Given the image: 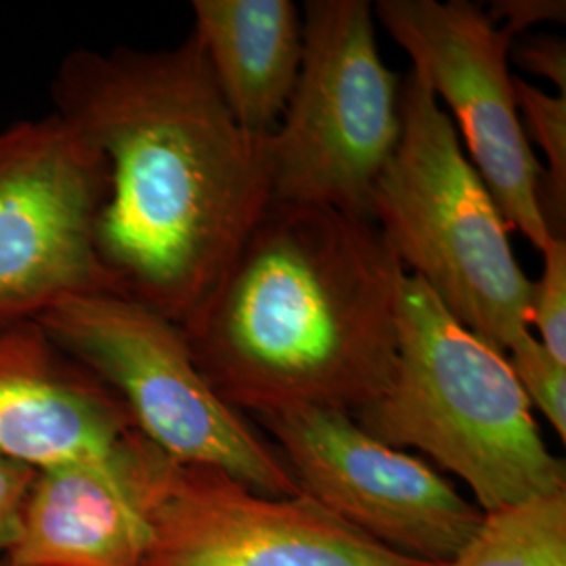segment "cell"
Wrapping results in <instances>:
<instances>
[{
  "instance_id": "obj_1",
  "label": "cell",
  "mask_w": 566,
  "mask_h": 566,
  "mask_svg": "<svg viewBox=\"0 0 566 566\" xmlns=\"http://www.w3.org/2000/svg\"><path fill=\"white\" fill-rule=\"evenodd\" d=\"M51 99L105 166L95 252L112 290L185 324L271 206V135L233 118L193 34L72 51Z\"/></svg>"
},
{
  "instance_id": "obj_2",
  "label": "cell",
  "mask_w": 566,
  "mask_h": 566,
  "mask_svg": "<svg viewBox=\"0 0 566 566\" xmlns=\"http://www.w3.org/2000/svg\"><path fill=\"white\" fill-rule=\"evenodd\" d=\"M405 275L367 217L271 202L179 327L208 385L238 411L355 416L390 380Z\"/></svg>"
},
{
  "instance_id": "obj_3",
  "label": "cell",
  "mask_w": 566,
  "mask_h": 566,
  "mask_svg": "<svg viewBox=\"0 0 566 566\" xmlns=\"http://www.w3.org/2000/svg\"><path fill=\"white\" fill-rule=\"evenodd\" d=\"M397 359L382 395L355 416L386 446L424 451L486 514L566 491V470L539 432L506 355L405 275Z\"/></svg>"
},
{
  "instance_id": "obj_4",
  "label": "cell",
  "mask_w": 566,
  "mask_h": 566,
  "mask_svg": "<svg viewBox=\"0 0 566 566\" xmlns=\"http://www.w3.org/2000/svg\"><path fill=\"white\" fill-rule=\"evenodd\" d=\"M401 137L371 189L369 221L447 311L506 355L531 334L526 280L507 224L468 160L455 122L413 72L401 81Z\"/></svg>"
},
{
  "instance_id": "obj_5",
  "label": "cell",
  "mask_w": 566,
  "mask_h": 566,
  "mask_svg": "<svg viewBox=\"0 0 566 566\" xmlns=\"http://www.w3.org/2000/svg\"><path fill=\"white\" fill-rule=\"evenodd\" d=\"M39 322L175 462L217 468L269 497L303 493L282 453L208 385L175 322L116 292L72 296Z\"/></svg>"
},
{
  "instance_id": "obj_6",
  "label": "cell",
  "mask_w": 566,
  "mask_h": 566,
  "mask_svg": "<svg viewBox=\"0 0 566 566\" xmlns=\"http://www.w3.org/2000/svg\"><path fill=\"white\" fill-rule=\"evenodd\" d=\"M399 97L401 78L380 55L371 2L308 0L296 86L269 137L271 202L367 217L401 137Z\"/></svg>"
},
{
  "instance_id": "obj_7",
  "label": "cell",
  "mask_w": 566,
  "mask_h": 566,
  "mask_svg": "<svg viewBox=\"0 0 566 566\" xmlns=\"http://www.w3.org/2000/svg\"><path fill=\"white\" fill-rule=\"evenodd\" d=\"M99 154L57 114L0 124V327L114 292L95 252Z\"/></svg>"
},
{
  "instance_id": "obj_8",
  "label": "cell",
  "mask_w": 566,
  "mask_h": 566,
  "mask_svg": "<svg viewBox=\"0 0 566 566\" xmlns=\"http://www.w3.org/2000/svg\"><path fill=\"white\" fill-rule=\"evenodd\" d=\"M256 418L306 497L397 554L447 565L483 521L432 465L374 439L348 413L296 405Z\"/></svg>"
},
{
  "instance_id": "obj_9",
  "label": "cell",
  "mask_w": 566,
  "mask_h": 566,
  "mask_svg": "<svg viewBox=\"0 0 566 566\" xmlns=\"http://www.w3.org/2000/svg\"><path fill=\"white\" fill-rule=\"evenodd\" d=\"M374 18L409 55L411 72L455 116L468 160L510 229L542 250L552 235L537 196L542 164L526 139L510 74L514 39L465 0H378Z\"/></svg>"
},
{
  "instance_id": "obj_10",
  "label": "cell",
  "mask_w": 566,
  "mask_h": 566,
  "mask_svg": "<svg viewBox=\"0 0 566 566\" xmlns=\"http://www.w3.org/2000/svg\"><path fill=\"white\" fill-rule=\"evenodd\" d=\"M139 566H439L344 525L306 497H269L208 465L179 464Z\"/></svg>"
},
{
  "instance_id": "obj_11",
  "label": "cell",
  "mask_w": 566,
  "mask_h": 566,
  "mask_svg": "<svg viewBox=\"0 0 566 566\" xmlns=\"http://www.w3.org/2000/svg\"><path fill=\"white\" fill-rule=\"evenodd\" d=\"M179 468L135 428L93 458L36 472L9 566H139Z\"/></svg>"
},
{
  "instance_id": "obj_12",
  "label": "cell",
  "mask_w": 566,
  "mask_h": 566,
  "mask_svg": "<svg viewBox=\"0 0 566 566\" xmlns=\"http://www.w3.org/2000/svg\"><path fill=\"white\" fill-rule=\"evenodd\" d=\"M135 422L39 319L0 327V458L34 472L93 458Z\"/></svg>"
},
{
  "instance_id": "obj_13",
  "label": "cell",
  "mask_w": 566,
  "mask_h": 566,
  "mask_svg": "<svg viewBox=\"0 0 566 566\" xmlns=\"http://www.w3.org/2000/svg\"><path fill=\"white\" fill-rule=\"evenodd\" d=\"M193 36L243 130L269 137L292 99L303 20L292 0H193Z\"/></svg>"
},
{
  "instance_id": "obj_14",
  "label": "cell",
  "mask_w": 566,
  "mask_h": 566,
  "mask_svg": "<svg viewBox=\"0 0 566 566\" xmlns=\"http://www.w3.org/2000/svg\"><path fill=\"white\" fill-rule=\"evenodd\" d=\"M439 566H566V491L486 512L462 552Z\"/></svg>"
},
{
  "instance_id": "obj_15",
  "label": "cell",
  "mask_w": 566,
  "mask_h": 566,
  "mask_svg": "<svg viewBox=\"0 0 566 566\" xmlns=\"http://www.w3.org/2000/svg\"><path fill=\"white\" fill-rule=\"evenodd\" d=\"M514 88L526 139L537 143L546 156L537 193L544 223L552 238H565L566 95H547L523 78H514Z\"/></svg>"
},
{
  "instance_id": "obj_16",
  "label": "cell",
  "mask_w": 566,
  "mask_h": 566,
  "mask_svg": "<svg viewBox=\"0 0 566 566\" xmlns=\"http://www.w3.org/2000/svg\"><path fill=\"white\" fill-rule=\"evenodd\" d=\"M506 359L526 399L537 407L549 426L566 441V364L554 359L533 334L506 350Z\"/></svg>"
},
{
  "instance_id": "obj_17",
  "label": "cell",
  "mask_w": 566,
  "mask_h": 566,
  "mask_svg": "<svg viewBox=\"0 0 566 566\" xmlns=\"http://www.w3.org/2000/svg\"><path fill=\"white\" fill-rule=\"evenodd\" d=\"M544 266L537 282H531L528 325L539 332L547 353L566 364V240L549 238L539 250Z\"/></svg>"
},
{
  "instance_id": "obj_18",
  "label": "cell",
  "mask_w": 566,
  "mask_h": 566,
  "mask_svg": "<svg viewBox=\"0 0 566 566\" xmlns=\"http://www.w3.org/2000/svg\"><path fill=\"white\" fill-rule=\"evenodd\" d=\"M510 53L528 74L552 82L566 95V44L554 36H526L512 42Z\"/></svg>"
},
{
  "instance_id": "obj_19",
  "label": "cell",
  "mask_w": 566,
  "mask_h": 566,
  "mask_svg": "<svg viewBox=\"0 0 566 566\" xmlns=\"http://www.w3.org/2000/svg\"><path fill=\"white\" fill-rule=\"evenodd\" d=\"M565 0H497L486 18L507 32L514 41L526 28L544 21H565Z\"/></svg>"
},
{
  "instance_id": "obj_20",
  "label": "cell",
  "mask_w": 566,
  "mask_h": 566,
  "mask_svg": "<svg viewBox=\"0 0 566 566\" xmlns=\"http://www.w3.org/2000/svg\"><path fill=\"white\" fill-rule=\"evenodd\" d=\"M34 474L30 468L0 458V560L13 544L21 504Z\"/></svg>"
},
{
  "instance_id": "obj_21",
  "label": "cell",
  "mask_w": 566,
  "mask_h": 566,
  "mask_svg": "<svg viewBox=\"0 0 566 566\" xmlns=\"http://www.w3.org/2000/svg\"><path fill=\"white\" fill-rule=\"evenodd\" d=\"M0 566H9V565H7V563H4V560H0Z\"/></svg>"
}]
</instances>
